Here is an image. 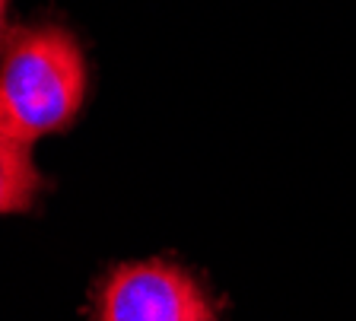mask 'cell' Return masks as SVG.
Returning <instances> with one entry per match:
<instances>
[{
    "instance_id": "3957f363",
    "label": "cell",
    "mask_w": 356,
    "mask_h": 321,
    "mask_svg": "<svg viewBox=\"0 0 356 321\" xmlns=\"http://www.w3.org/2000/svg\"><path fill=\"white\" fill-rule=\"evenodd\" d=\"M42 175L32 165L29 147L0 137V213H19L35 204Z\"/></svg>"
},
{
    "instance_id": "277c9868",
    "label": "cell",
    "mask_w": 356,
    "mask_h": 321,
    "mask_svg": "<svg viewBox=\"0 0 356 321\" xmlns=\"http://www.w3.org/2000/svg\"><path fill=\"white\" fill-rule=\"evenodd\" d=\"M7 42V0H0V48Z\"/></svg>"
},
{
    "instance_id": "7a4b0ae2",
    "label": "cell",
    "mask_w": 356,
    "mask_h": 321,
    "mask_svg": "<svg viewBox=\"0 0 356 321\" xmlns=\"http://www.w3.org/2000/svg\"><path fill=\"white\" fill-rule=\"evenodd\" d=\"M92 321H220L194 274L169 261L118 264L96 283Z\"/></svg>"
},
{
    "instance_id": "6da1fadb",
    "label": "cell",
    "mask_w": 356,
    "mask_h": 321,
    "mask_svg": "<svg viewBox=\"0 0 356 321\" xmlns=\"http://www.w3.org/2000/svg\"><path fill=\"white\" fill-rule=\"evenodd\" d=\"M86 60L60 26H26L0 48V137L32 147L76 118Z\"/></svg>"
}]
</instances>
